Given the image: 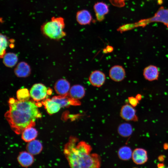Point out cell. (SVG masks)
I'll return each instance as SVG.
<instances>
[{"mask_svg":"<svg viewBox=\"0 0 168 168\" xmlns=\"http://www.w3.org/2000/svg\"><path fill=\"white\" fill-rule=\"evenodd\" d=\"M9 110L5 117L12 129L16 134L21 133L26 128L35 125L37 119L42 115L36 104L30 100L21 101L10 98Z\"/></svg>","mask_w":168,"mask_h":168,"instance_id":"cell-1","label":"cell"},{"mask_svg":"<svg viewBox=\"0 0 168 168\" xmlns=\"http://www.w3.org/2000/svg\"><path fill=\"white\" fill-rule=\"evenodd\" d=\"M91 146L83 141L78 142L70 137L65 145L63 152L70 168H100L101 158L96 153H91Z\"/></svg>","mask_w":168,"mask_h":168,"instance_id":"cell-2","label":"cell"},{"mask_svg":"<svg viewBox=\"0 0 168 168\" xmlns=\"http://www.w3.org/2000/svg\"><path fill=\"white\" fill-rule=\"evenodd\" d=\"M64 27L63 18L53 17L50 21L42 25L41 30L43 34L46 37L53 40H59L66 35L63 31Z\"/></svg>","mask_w":168,"mask_h":168,"instance_id":"cell-3","label":"cell"},{"mask_svg":"<svg viewBox=\"0 0 168 168\" xmlns=\"http://www.w3.org/2000/svg\"><path fill=\"white\" fill-rule=\"evenodd\" d=\"M49 89L43 84L41 83L34 84L30 91V97L34 100L38 101L45 99L48 95Z\"/></svg>","mask_w":168,"mask_h":168,"instance_id":"cell-4","label":"cell"},{"mask_svg":"<svg viewBox=\"0 0 168 168\" xmlns=\"http://www.w3.org/2000/svg\"><path fill=\"white\" fill-rule=\"evenodd\" d=\"M136 113V110L133 107L126 104L122 107L120 114L121 117L126 120L136 121L138 119Z\"/></svg>","mask_w":168,"mask_h":168,"instance_id":"cell-5","label":"cell"},{"mask_svg":"<svg viewBox=\"0 0 168 168\" xmlns=\"http://www.w3.org/2000/svg\"><path fill=\"white\" fill-rule=\"evenodd\" d=\"M54 88L56 92L59 95L68 96L70 89V84L65 79H60L55 83Z\"/></svg>","mask_w":168,"mask_h":168,"instance_id":"cell-6","label":"cell"},{"mask_svg":"<svg viewBox=\"0 0 168 168\" xmlns=\"http://www.w3.org/2000/svg\"><path fill=\"white\" fill-rule=\"evenodd\" d=\"M109 75L112 80L115 82H119L124 79L125 76V72L122 66L116 65L110 69Z\"/></svg>","mask_w":168,"mask_h":168,"instance_id":"cell-7","label":"cell"},{"mask_svg":"<svg viewBox=\"0 0 168 168\" xmlns=\"http://www.w3.org/2000/svg\"><path fill=\"white\" fill-rule=\"evenodd\" d=\"M89 80L92 85L96 87H100L104 83L105 76L102 72L99 70H95L91 74Z\"/></svg>","mask_w":168,"mask_h":168,"instance_id":"cell-8","label":"cell"},{"mask_svg":"<svg viewBox=\"0 0 168 168\" xmlns=\"http://www.w3.org/2000/svg\"><path fill=\"white\" fill-rule=\"evenodd\" d=\"M52 99L58 103L61 107H67L71 105H75L80 104V102L78 100L71 98L68 95L66 96L59 95L54 96Z\"/></svg>","mask_w":168,"mask_h":168,"instance_id":"cell-9","label":"cell"},{"mask_svg":"<svg viewBox=\"0 0 168 168\" xmlns=\"http://www.w3.org/2000/svg\"><path fill=\"white\" fill-rule=\"evenodd\" d=\"M132 158L133 162L136 164H143L148 159L147 152L142 148H136L133 152Z\"/></svg>","mask_w":168,"mask_h":168,"instance_id":"cell-10","label":"cell"},{"mask_svg":"<svg viewBox=\"0 0 168 168\" xmlns=\"http://www.w3.org/2000/svg\"><path fill=\"white\" fill-rule=\"evenodd\" d=\"M17 160L18 163L22 167H28L30 166L34 161L33 155L28 152H20L18 155Z\"/></svg>","mask_w":168,"mask_h":168,"instance_id":"cell-11","label":"cell"},{"mask_svg":"<svg viewBox=\"0 0 168 168\" xmlns=\"http://www.w3.org/2000/svg\"><path fill=\"white\" fill-rule=\"evenodd\" d=\"M94 8L96 19L100 21L104 20L105 16L108 13L109 11L108 5L102 2H97L95 3Z\"/></svg>","mask_w":168,"mask_h":168,"instance_id":"cell-12","label":"cell"},{"mask_svg":"<svg viewBox=\"0 0 168 168\" xmlns=\"http://www.w3.org/2000/svg\"><path fill=\"white\" fill-rule=\"evenodd\" d=\"M15 75L18 77H26L31 73L30 66L26 62H21L18 63L14 69Z\"/></svg>","mask_w":168,"mask_h":168,"instance_id":"cell-13","label":"cell"},{"mask_svg":"<svg viewBox=\"0 0 168 168\" xmlns=\"http://www.w3.org/2000/svg\"><path fill=\"white\" fill-rule=\"evenodd\" d=\"M159 72L157 67L150 65L146 67L143 70L144 78L149 81L157 80L159 77Z\"/></svg>","mask_w":168,"mask_h":168,"instance_id":"cell-14","label":"cell"},{"mask_svg":"<svg viewBox=\"0 0 168 168\" xmlns=\"http://www.w3.org/2000/svg\"><path fill=\"white\" fill-rule=\"evenodd\" d=\"M85 93V91L83 86L80 85H75L70 88L68 96L73 100H78L82 98Z\"/></svg>","mask_w":168,"mask_h":168,"instance_id":"cell-15","label":"cell"},{"mask_svg":"<svg viewBox=\"0 0 168 168\" xmlns=\"http://www.w3.org/2000/svg\"><path fill=\"white\" fill-rule=\"evenodd\" d=\"M76 19L77 22L81 25L89 24L91 22L92 17L90 12L87 10H83L77 12Z\"/></svg>","mask_w":168,"mask_h":168,"instance_id":"cell-16","label":"cell"},{"mask_svg":"<svg viewBox=\"0 0 168 168\" xmlns=\"http://www.w3.org/2000/svg\"><path fill=\"white\" fill-rule=\"evenodd\" d=\"M48 113L52 114L58 112L61 108L60 105L52 99H47L42 102Z\"/></svg>","mask_w":168,"mask_h":168,"instance_id":"cell-17","label":"cell"},{"mask_svg":"<svg viewBox=\"0 0 168 168\" xmlns=\"http://www.w3.org/2000/svg\"><path fill=\"white\" fill-rule=\"evenodd\" d=\"M42 148L41 143L36 140H34L29 142L26 147L28 152L33 155L39 154L42 151Z\"/></svg>","mask_w":168,"mask_h":168,"instance_id":"cell-18","label":"cell"},{"mask_svg":"<svg viewBox=\"0 0 168 168\" xmlns=\"http://www.w3.org/2000/svg\"><path fill=\"white\" fill-rule=\"evenodd\" d=\"M22 133V138L26 142H30L34 140L38 134L37 131L32 127L26 128Z\"/></svg>","mask_w":168,"mask_h":168,"instance_id":"cell-19","label":"cell"},{"mask_svg":"<svg viewBox=\"0 0 168 168\" xmlns=\"http://www.w3.org/2000/svg\"><path fill=\"white\" fill-rule=\"evenodd\" d=\"M2 58L5 65L10 68L14 66L18 60L17 55L15 53L10 52L5 54Z\"/></svg>","mask_w":168,"mask_h":168,"instance_id":"cell-20","label":"cell"},{"mask_svg":"<svg viewBox=\"0 0 168 168\" xmlns=\"http://www.w3.org/2000/svg\"><path fill=\"white\" fill-rule=\"evenodd\" d=\"M118 131L119 134L123 137H128L130 136L133 132L131 125L128 123H124L118 127Z\"/></svg>","mask_w":168,"mask_h":168,"instance_id":"cell-21","label":"cell"},{"mask_svg":"<svg viewBox=\"0 0 168 168\" xmlns=\"http://www.w3.org/2000/svg\"><path fill=\"white\" fill-rule=\"evenodd\" d=\"M132 154L131 149L129 147L125 146L120 147L118 152L119 158L123 160H127L130 159Z\"/></svg>","mask_w":168,"mask_h":168,"instance_id":"cell-22","label":"cell"},{"mask_svg":"<svg viewBox=\"0 0 168 168\" xmlns=\"http://www.w3.org/2000/svg\"><path fill=\"white\" fill-rule=\"evenodd\" d=\"M30 96V93L27 88L20 89L16 92L17 98L20 101H27L29 99Z\"/></svg>","mask_w":168,"mask_h":168,"instance_id":"cell-23","label":"cell"},{"mask_svg":"<svg viewBox=\"0 0 168 168\" xmlns=\"http://www.w3.org/2000/svg\"><path fill=\"white\" fill-rule=\"evenodd\" d=\"M0 57L2 58L6 54V49L7 46L8 42L7 37L4 35L0 34Z\"/></svg>","mask_w":168,"mask_h":168,"instance_id":"cell-24","label":"cell"},{"mask_svg":"<svg viewBox=\"0 0 168 168\" xmlns=\"http://www.w3.org/2000/svg\"><path fill=\"white\" fill-rule=\"evenodd\" d=\"M125 0H109L110 3L113 5L118 7H122L125 5Z\"/></svg>","mask_w":168,"mask_h":168,"instance_id":"cell-25","label":"cell"},{"mask_svg":"<svg viewBox=\"0 0 168 168\" xmlns=\"http://www.w3.org/2000/svg\"><path fill=\"white\" fill-rule=\"evenodd\" d=\"M128 100L130 105L133 107L136 106L138 103V100L136 97H130Z\"/></svg>","mask_w":168,"mask_h":168,"instance_id":"cell-26","label":"cell"},{"mask_svg":"<svg viewBox=\"0 0 168 168\" xmlns=\"http://www.w3.org/2000/svg\"><path fill=\"white\" fill-rule=\"evenodd\" d=\"M142 96L141 95L138 94L136 95L135 97L139 101L140 100L142 99Z\"/></svg>","mask_w":168,"mask_h":168,"instance_id":"cell-27","label":"cell"},{"mask_svg":"<svg viewBox=\"0 0 168 168\" xmlns=\"http://www.w3.org/2000/svg\"><path fill=\"white\" fill-rule=\"evenodd\" d=\"M158 168H168V167L165 168L163 165L162 164H160L158 166Z\"/></svg>","mask_w":168,"mask_h":168,"instance_id":"cell-28","label":"cell"},{"mask_svg":"<svg viewBox=\"0 0 168 168\" xmlns=\"http://www.w3.org/2000/svg\"><path fill=\"white\" fill-rule=\"evenodd\" d=\"M167 26V27L168 28V25Z\"/></svg>","mask_w":168,"mask_h":168,"instance_id":"cell-29","label":"cell"},{"mask_svg":"<svg viewBox=\"0 0 168 168\" xmlns=\"http://www.w3.org/2000/svg\"></svg>","mask_w":168,"mask_h":168,"instance_id":"cell-30","label":"cell"}]
</instances>
